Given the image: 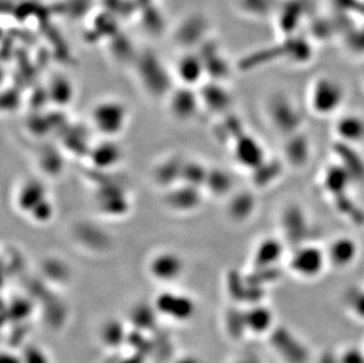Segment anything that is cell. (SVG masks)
I'll return each mask as SVG.
<instances>
[{
	"label": "cell",
	"mask_w": 364,
	"mask_h": 363,
	"mask_svg": "<svg viewBox=\"0 0 364 363\" xmlns=\"http://www.w3.org/2000/svg\"><path fill=\"white\" fill-rule=\"evenodd\" d=\"M137 79L142 89L153 99H166L175 89L173 72L165 66L156 53L145 51L140 53L135 61Z\"/></svg>",
	"instance_id": "obj_1"
},
{
	"label": "cell",
	"mask_w": 364,
	"mask_h": 363,
	"mask_svg": "<svg viewBox=\"0 0 364 363\" xmlns=\"http://www.w3.org/2000/svg\"><path fill=\"white\" fill-rule=\"evenodd\" d=\"M128 105L117 98L97 101L90 111V126L103 138H118L128 126Z\"/></svg>",
	"instance_id": "obj_2"
},
{
	"label": "cell",
	"mask_w": 364,
	"mask_h": 363,
	"mask_svg": "<svg viewBox=\"0 0 364 363\" xmlns=\"http://www.w3.org/2000/svg\"><path fill=\"white\" fill-rule=\"evenodd\" d=\"M97 211L110 219L124 218L133 209V201L128 189L116 181H104L95 190Z\"/></svg>",
	"instance_id": "obj_3"
},
{
	"label": "cell",
	"mask_w": 364,
	"mask_h": 363,
	"mask_svg": "<svg viewBox=\"0 0 364 363\" xmlns=\"http://www.w3.org/2000/svg\"><path fill=\"white\" fill-rule=\"evenodd\" d=\"M185 259L178 251L162 249L150 256L148 273L151 279L162 284H171L178 281L185 271Z\"/></svg>",
	"instance_id": "obj_4"
},
{
	"label": "cell",
	"mask_w": 364,
	"mask_h": 363,
	"mask_svg": "<svg viewBox=\"0 0 364 363\" xmlns=\"http://www.w3.org/2000/svg\"><path fill=\"white\" fill-rule=\"evenodd\" d=\"M231 155L237 166L250 174L260 168L268 158L265 146L251 133L243 131L230 143Z\"/></svg>",
	"instance_id": "obj_5"
},
{
	"label": "cell",
	"mask_w": 364,
	"mask_h": 363,
	"mask_svg": "<svg viewBox=\"0 0 364 363\" xmlns=\"http://www.w3.org/2000/svg\"><path fill=\"white\" fill-rule=\"evenodd\" d=\"M169 115L180 123H189L197 118L202 111L200 95L196 88L177 85L165 99Z\"/></svg>",
	"instance_id": "obj_6"
},
{
	"label": "cell",
	"mask_w": 364,
	"mask_h": 363,
	"mask_svg": "<svg viewBox=\"0 0 364 363\" xmlns=\"http://www.w3.org/2000/svg\"><path fill=\"white\" fill-rule=\"evenodd\" d=\"M345 101V91L338 83L332 79H320L310 90L309 104L314 112L329 116L336 112Z\"/></svg>",
	"instance_id": "obj_7"
},
{
	"label": "cell",
	"mask_w": 364,
	"mask_h": 363,
	"mask_svg": "<svg viewBox=\"0 0 364 363\" xmlns=\"http://www.w3.org/2000/svg\"><path fill=\"white\" fill-rule=\"evenodd\" d=\"M124 159V150L117 138L100 137L91 146L86 161L96 173L108 174L116 170Z\"/></svg>",
	"instance_id": "obj_8"
},
{
	"label": "cell",
	"mask_w": 364,
	"mask_h": 363,
	"mask_svg": "<svg viewBox=\"0 0 364 363\" xmlns=\"http://www.w3.org/2000/svg\"><path fill=\"white\" fill-rule=\"evenodd\" d=\"M157 314L173 321H188L196 313V303L191 296L173 291H160L153 301Z\"/></svg>",
	"instance_id": "obj_9"
},
{
	"label": "cell",
	"mask_w": 364,
	"mask_h": 363,
	"mask_svg": "<svg viewBox=\"0 0 364 363\" xmlns=\"http://www.w3.org/2000/svg\"><path fill=\"white\" fill-rule=\"evenodd\" d=\"M204 190L182 183L163 191V203L175 214L188 215L200 209L204 202Z\"/></svg>",
	"instance_id": "obj_10"
},
{
	"label": "cell",
	"mask_w": 364,
	"mask_h": 363,
	"mask_svg": "<svg viewBox=\"0 0 364 363\" xmlns=\"http://www.w3.org/2000/svg\"><path fill=\"white\" fill-rule=\"evenodd\" d=\"M197 90L202 109L216 117H224L231 113L233 97L223 81L207 79Z\"/></svg>",
	"instance_id": "obj_11"
},
{
	"label": "cell",
	"mask_w": 364,
	"mask_h": 363,
	"mask_svg": "<svg viewBox=\"0 0 364 363\" xmlns=\"http://www.w3.org/2000/svg\"><path fill=\"white\" fill-rule=\"evenodd\" d=\"M328 261L327 254L315 246H300L289 259V268L303 279H312L320 275Z\"/></svg>",
	"instance_id": "obj_12"
},
{
	"label": "cell",
	"mask_w": 364,
	"mask_h": 363,
	"mask_svg": "<svg viewBox=\"0 0 364 363\" xmlns=\"http://www.w3.org/2000/svg\"><path fill=\"white\" fill-rule=\"evenodd\" d=\"M267 113L272 126L289 136H291L295 128L300 124V115L285 96L272 97L267 105Z\"/></svg>",
	"instance_id": "obj_13"
},
{
	"label": "cell",
	"mask_w": 364,
	"mask_h": 363,
	"mask_svg": "<svg viewBox=\"0 0 364 363\" xmlns=\"http://www.w3.org/2000/svg\"><path fill=\"white\" fill-rule=\"evenodd\" d=\"M173 76L180 85L196 89L200 88L204 83V78H207L204 63L202 61L200 53L192 51L183 53L175 64Z\"/></svg>",
	"instance_id": "obj_14"
},
{
	"label": "cell",
	"mask_w": 364,
	"mask_h": 363,
	"mask_svg": "<svg viewBox=\"0 0 364 363\" xmlns=\"http://www.w3.org/2000/svg\"><path fill=\"white\" fill-rule=\"evenodd\" d=\"M73 238L83 249L91 253H105L113 246V238L97 223L82 222L73 229Z\"/></svg>",
	"instance_id": "obj_15"
},
{
	"label": "cell",
	"mask_w": 364,
	"mask_h": 363,
	"mask_svg": "<svg viewBox=\"0 0 364 363\" xmlns=\"http://www.w3.org/2000/svg\"><path fill=\"white\" fill-rule=\"evenodd\" d=\"M48 197V184L41 178H26L17 189L15 204L18 211L28 216L38 204Z\"/></svg>",
	"instance_id": "obj_16"
},
{
	"label": "cell",
	"mask_w": 364,
	"mask_h": 363,
	"mask_svg": "<svg viewBox=\"0 0 364 363\" xmlns=\"http://www.w3.org/2000/svg\"><path fill=\"white\" fill-rule=\"evenodd\" d=\"M61 149L64 150L65 154L73 155L77 157H88V153L91 150L95 141L90 136L93 130L91 126H83V124H68L61 129Z\"/></svg>",
	"instance_id": "obj_17"
},
{
	"label": "cell",
	"mask_w": 364,
	"mask_h": 363,
	"mask_svg": "<svg viewBox=\"0 0 364 363\" xmlns=\"http://www.w3.org/2000/svg\"><path fill=\"white\" fill-rule=\"evenodd\" d=\"M185 158L178 154H171L162 158L156 166H153V181L162 193L182 182V171L184 166Z\"/></svg>",
	"instance_id": "obj_18"
},
{
	"label": "cell",
	"mask_w": 364,
	"mask_h": 363,
	"mask_svg": "<svg viewBox=\"0 0 364 363\" xmlns=\"http://www.w3.org/2000/svg\"><path fill=\"white\" fill-rule=\"evenodd\" d=\"M200 53L202 61L204 63L207 79L210 81H223L228 79L231 68L229 65L227 58L220 53L218 46L212 41H207L200 45Z\"/></svg>",
	"instance_id": "obj_19"
},
{
	"label": "cell",
	"mask_w": 364,
	"mask_h": 363,
	"mask_svg": "<svg viewBox=\"0 0 364 363\" xmlns=\"http://www.w3.org/2000/svg\"><path fill=\"white\" fill-rule=\"evenodd\" d=\"M227 216L231 222L242 224L248 222L257 209V198L250 190H236L225 199Z\"/></svg>",
	"instance_id": "obj_20"
},
{
	"label": "cell",
	"mask_w": 364,
	"mask_h": 363,
	"mask_svg": "<svg viewBox=\"0 0 364 363\" xmlns=\"http://www.w3.org/2000/svg\"><path fill=\"white\" fill-rule=\"evenodd\" d=\"M208 30V21L204 17L200 14H193L182 21L178 25L175 39L177 44L182 48H193L196 45H202L204 43L205 35Z\"/></svg>",
	"instance_id": "obj_21"
},
{
	"label": "cell",
	"mask_w": 364,
	"mask_h": 363,
	"mask_svg": "<svg viewBox=\"0 0 364 363\" xmlns=\"http://www.w3.org/2000/svg\"><path fill=\"white\" fill-rule=\"evenodd\" d=\"M48 104L57 110L68 109L76 97V88L73 81L63 73L53 75L45 88Z\"/></svg>",
	"instance_id": "obj_22"
},
{
	"label": "cell",
	"mask_w": 364,
	"mask_h": 363,
	"mask_svg": "<svg viewBox=\"0 0 364 363\" xmlns=\"http://www.w3.org/2000/svg\"><path fill=\"white\" fill-rule=\"evenodd\" d=\"M203 190L210 197L227 199L236 191V182L229 170L222 166H210Z\"/></svg>",
	"instance_id": "obj_23"
},
{
	"label": "cell",
	"mask_w": 364,
	"mask_h": 363,
	"mask_svg": "<svg viewBox=\"0 0 364 363\" xmlns=\"http://www.w3.org/2000/svg\"><path fill=\"white\" fill-rule=\"evenodd\" d=\"M283 256V246L280 239L274 237L263 238L257 244L252 255L253 269H269L275 266Z\"/></svg>",
	"instance_id": "obj_24"
},
{
	"label": "cell",
	"mask_w": 364,
	"mask_h": 363,
	"mask_svg": "<svg viewBox=\"0 0 364 363\" xmlns=\"http://www.w3.org/2000/svg\"><path fill=\"white\" fill-rule=\"evenodd\" d=\"M65 158L66 154L61 148L46 146L38 154V166L45 176L59 177L65 169Z\"/></svg>",
	"instance_id": "obj_25"
},
{
	"label": "cell",
	"mask_w": 364,
	"mask_h": 363,
	"mask_svg": "<svg viewBox=\"0 0 364 363\" xmlns=\"http://www.w3.org/2000/svg\"><path fill=\"white\" fill-rule=\"evenodd\" d=\"M327 259L334 266L345 268L354 262L358 254L356 243L349 237H338L329 246Z\"/></svg>",
	"instance_id": "obj_26"
},
{
	"label": "cell",
	"mask_w": 364,
	"mask_h": 363,
	"mask_svg": "<svg viewBox=\"0 0 364 363\" xmlns=\"http://www.w3.org/2000/svg\"><path fill=\"white\" fill-rule=\"evenodd\" d=\"M338 137L349 144H356L364 141V118L358 115H345L338 118L335 126Z\"/></svg>",
	"instance_id": "obj_27"
},
{
	"label": "cell",
	"mask_w": 364,
	"mask_h": 363,
	"mask_svg": "<svg viewBox=\"0 0 364 363\" xmlns=\"http://www.w3.org/2000/svg\"><path fill=\"white\" fill-rule=\"evenodd\" d=\"M41 273L45 277L55 283H64L70 279L71 271L65 259L59 256H48L41 262Z\"/></svg>",
	"instance_id": "obj_28"
},
{
	"label": "cell",
	"mask_w": 364,
	"mask_h": 363,
	"mask_svg": "<svg viewBox=\"0 0 364 363\" xmlns=\"http://www.w3.org/2000/svg\"><path fill=\"white\" fill-rule=\"evenodd\" d=\"M209 168L210 166L198 159L185 158L183 171H182V183H186L189 186L203 189L207 177H208Z\"/></svg>",
	"instance_id": "obj_29"
},
{
	"label": "cell",
	"mask_w": 364,
	"mask_h": 363,
	"mask_svg": "<svg viewBox=\"0 0 364 363\" xmlns=\"http://www.w3.org/2000/svg\"><path fill=\"white\" fill-rule=\"evenodd\" d=\"M108 51L113 59L119 64H135L137 57L140 53L135 52L133 45L128 38L120 35H115L111 39V44L108 45Z\"/></svg>",
	"instance_id": "obj_30"
},
{
	"label": "cell",
	"mask_w": 364,
	"mask_h": 363,
	"mask_svg": "<svg viewBox=\"0 0 364 363\" xmlns=\"http://www.w3.org/2000/svg\"><path fill=\"white\" fill-rule=\"evenodd\" d=\"M245 327L260 333L269 327L270 321H271V314L267 308L255 306L245 313Z\"/></svg>",
	"instance_id": "obj_31"
},
{
	"label": "cell",
	"mask_w": 364,
	"mask_h": 363,
	"mask_svg": "<svg viewBox=\"0 0 364 363\" xmlns=\"http://www.w3.org/2000/svg\"><path fill=\"white\" fill-rule=\"evenodd\" d=\"M55 216H56V206L50 197L38 204L28 215V219L38 226H46L52 221Z\"/></svg>",
	"instance_id": "obj_32"
},
{
	"label": "cell",
	"mask_w": 364,
	"mask_h": 363,
	"mask_svg": "<svg viewBox=\"0 0 364 363\" xmlns=\"http://www.w3.org/2000/svg\"><path fill=\"white\" fill-rule=\"evenodd\" d=\"M277 166L278 164L277 163H272V161H269L268 159L260 166L257 168L255 171H252L251 177L253 184L257 186V188H265V186H268L270 183H272V181H275L277 177Z\"/></svg>",
	"instance_id": "obj_33"
},
{
	"label": "cell",
	"mask_w": 364,
	"mask_h": 363,
	"mask_svg": "<svg viewBox=\"0 0 364 363\" xmlns=\"http://www.w3.org/2000/svg\"><path fill=\"white\" fill-rule=\"evenodd\" d=\"M124 333L123 324L119 321L111 320L105 323L103 331H102V337L110 347H117L124 340V335H123Z\"/></svg>",
	"instance_id": "obj_34"
},
{
	"label": "cell",
	"mask_w": 364,
	"mask_h": 363,
	"mask_svg": "<svg viewBox=\"0 0 364 363\" xmlns=\"http://www.w3.org/2000/svg\"><path fill=\"white\" fill-rule=\"evenodd\" d=\"M28 351V355L24 359L25 363H48V361L45 359L44 354L39 349L31 348Z\"/></svg>",
	"instance_id": "obj_35"
},
{
	"label": "cell",
	"mask_w": 364,
	"mask_h": 363,
	"mask_svg": "<svg viewBox=\"0 0 364 363\" xmlns=\"http://www.w3.org/2000/svg\"><path fill=\"white\" fill-rule=\"evenodd\" d=\"M176 363H202L200 360L193 357V356H185V357H182V359L177 360Z\"/></svg>",
	"instance_id": "obj_36"
},
{
	"label": "cell",
	"mask_w": 364,
	"mask_h": 363,
	"mask_svg": "<svg viewBox=\"0 0 364 363\" xmlns=\"http://www.w3.org/2000/svg\"><path fill=\"white\" fill-rule=\"evenodd\" d=\"M138 1H140V4L143 5V6H145V5L153 4V0H138Z\"/></svg>",
	"instance_id": "obj_37"
}]
</instances>
